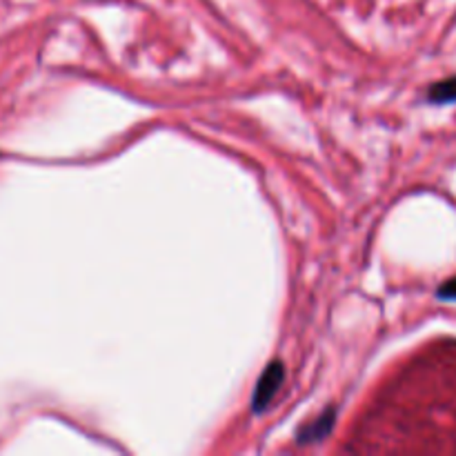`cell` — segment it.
Segmentation results:
<instances>
[{
    "label": "cell",
    "instance_id": "1",
    "mask_svg": "<svg viewBox=\"0 0 456 456\" xmlns=\"http://www.w3.org/2000/svg\"><path fill=\"white\" fill-rule=\"evenodd\" d=\"M283 381H285V365L281 363V361H272L256 383V390H254V396H252V412L258 414L263 412V410L270 408V403L274 401L276 392L281 390Z\"/></svg>",
    "mask_w": 456,
    "mask_h": 456
},
{
    "label": "cell",
    "instance_id": "4",
    "mask_svg": "<svg viewBox=\"0 0 456 456\" xmlns=\"http://www.w3.org/2000/svg\"><path fill=\"white\" fill-rule=\"evenodd\" d=\"M436 297H439L441 301H456V276L454 279L445 281V283L436 289Z\"/></svg>",
    "mask_w": 456,
    "mask_h": 456
},
{
    "label": "cell",
    "instance_id": "3",
    "mask_svg": "<svg viewBox=\"0 0 456 456\" xmlns=\"http://www.w3.org/2000/svg\"><path fill=\"white\" fill-rule=\"evenodd\" d=\"M428 101L432 105H450V102H456V76H450V78H444L432 85L428 89Z\"/></svg>",
    "mask_w": 456,
    "mask_h": 456
},
{
    "label": "cell",
    "instance_id": "2",
    "mask_svg": "<svg viewBox=\"0 0 456 456\" xmlns=\"http://www.w3.org/2000/svg\"><path fill=\"white\" fill-rule=\"evenodd\" d=\"M334 421H337V410L328 408L323 414H321L319 419H314V421L307 423V426H303L301 430H298L297 441L301 445L316 444V441H323L325 436H328L330 432H332Z\"/></svg>",
    "mask_w": 456,
    "mask_h": 456
}]
</instances>
